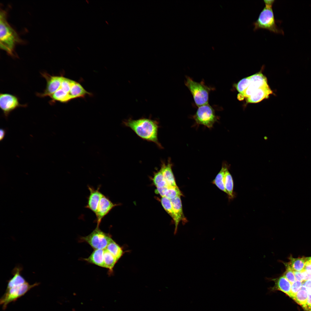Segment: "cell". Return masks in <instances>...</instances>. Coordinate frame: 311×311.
<instances>
[{
    "mask_svg": "<svg viewBox=\"0 0 311 311\" xmlns=\"http://www.w3.org/2000/svg\"><path fill=\"white\" fill-rule=\"evenodd\" d=\"M23 269L21 265H17L12 271L13 276L7 281L5 292L0 299V304L3 310L7 308L10 303L16 301L31 289L40 284L37 282L30 284L22 275Z\"/></svg>",
    "mask_w": 311,
    "mask_h": 311,
    "instance_id": "6da1fadb",
    "label": "cell"
},
{
    "mask_svg": "<svg viewBox=\"0 0 311 311\" xmlns=\"http://www.w3.org/2000/svg\"><path fill=\"white\" fill-rule=\"evenodd\" d=\"M123 123L141 138L154 143L159 148H162L158 139L159 125L157 121L142 118L136 120L129 119Z\"/></svg>",
    "mask_w": 311,
    "mask_h": 311,
    "instance_id": "7a4b0ae2",
    "label": "cell"
},
{
    "mask_svg": "<svg viewBox=\"0 0 311 311\" xmlns=\"http://www.w3.org/2000/svg\"><path fill=\"white\" fill-rule=\"evenodd\" d=\"M22 42L15 31L7 20V12L1 9L0 12V47L9 55L14 56V48Z\"/></svg>",
    "mask_w": 311,
    "mask_h": 311,
    "instance_id": "3957f363",
    "label": "cell"
},
{
    "mask_svg": "<svg viewBox=\"0 0 311 311\" xmlns=\"http://www.w3.org/2000/svg\"><path fill=\"white\" fill-rule=\"evenodd\" d=\"M185 84L191 93L197 106L208 104L209 93L214 90V88L205 85L204 81L197 82L188 76L186 77Z\"/></svg>",
    "mask_w": 311,
    "mask_h": 311,
    "instance_id": "277c9868",
    "label": "cell"
},
{
    "mask_svg": "<svg viewBox=\"0 0 311 311\" xmlns=\"http://www.w3.org/2000/svg\"><path fill=\"white\" fill-rule=\"evenodd\" d=\"M265 5L257 19L253 23L254 31L262 29L274 33L283 34V31L278 27L276 24L272 5Z\"/></svg>",
    "mask_w": 311,
    "mask_h": 311,
    "instance_id": "5b68a950",
    "label": "cell"
},
{
    "mask_svg": "<svg viewBox=\"0 0 311 311\" xmlns=\"http://www.w3.org/2000/svg\"><path fill=\"white\" fill-rule=\"evenodd\" d=\"M112 239L110 234L104 232L99 226H97L90 234L81 237L80 240L87 242L95 250L105 249Z\"/></svg>",
    "mask_w": 311,
    "mask_h": 311,
    "instance_id": "8992f818",
    "label": "cell"
},
{
    "mask_svg": "<svg viewBox=\"0 0 311 311\" xmlns=\"http://www.w3.org/2000/svg\"><path fill=\"white\" fill-rule=\"evenodd\" d=\"M192 117L197 124L203 125L209 128H212L219 119L215 110L208 104L198 107Z\"/></svg>",
    "mask_w": 311,
    "mask_h": 311,
    "instance_id": "52a82bcc",
    "label": "cell"
},
{
    "mask_svg": "<svg viewBox=\"0 0 311 311\" xmlns=\"http://www.w3.org/2000/svg\"><path fill=\"white\" fill-rule=\"evenodd\" d=\"M41 74L46 81V86L43 92L37 93V95L41 97H50L59 88L63 77L51 75L45 72Z\"/></svg>",
    "mask_w": 311,
    "mask_h": 311,
    "instance_id": "ba28073f",
    "label": "cell"
},
{
    "mask_svg": "<svg viewBox=\"0 0 311 311\" xmlns=\"http://www.w3.org/2000/svg\"><path fill=\"white\" fill-rule=\"evenodd\" d=\"M21 105L18 98L8 93H1L0 107L5 117H7L13 111L19 107L25 106Z\"/></svg>",
    "mask_w": 311,
    "mask_h": 311,
    "instance_id": "9c48e42d",
    "label": "cell"
},
{
    "mask_svg": "<svg viewBox=\"0 0 311 311\" xmlns=\"http://www.w3.org/2000/svg\"><path fill=\"white\" fill-rule=\"evenodd\" d=\"M118 204L113 203L109 198L103 195L99 202L96 212V221L97 226H99L102 219L111 211Z\"/></svg>",
    "mask_w": 311,
    "mask_h": 311,
    "instance_id": "30bf717a",
    "label": "cell"
},
{
    "mask_svg": "<svg viewBox=\"0 0 311 311\" xmlns=\"http://www.w3.org/2000/svg\"><path fill=\"white\" fill-rule=\"evenodd\" d=\"M100 187L99 186L96 189L92 187L88 186L90 194L88 197L87 204L85 207L90 209L95 214L99 201L103 195L99 190Z\"/></svg>",
    "mask_w": 311,
    "mask_h": 311,
    "instance_id": "8fae6325",
    "label": "cell"
},
{
    "mask_svg": "<svg viewBox=\"0 0 311 311\" xmlns=\"http://www.w3.org/2000/svg\"><path fill=\"white\" fill-rule=\"evenodd\" d=\"M274 282V285L269 288V290L272 292L279 291L289 296L291 289V284L283 276L276 278L270 279Z\"/></svg>",
    "mask_w": 311,
    "mask_h": 311,
    "instance_id": "7c38bea8",
    "label": "cell"
},
{
    "mask_svg": "<svg viewBox=\"0 0 311 311\" xmlns=\"http://www.w3.org/2000/svg\"><path fill=\"white\" fill-rule=\"evenodd\" d=\"M272 93V91L268 85H267L255 90L250 96L247 98V101L248 103H258L263 99L267 98L269 95Z\"/></svg>",
    "mask_w": 311,
    "mask_h": 311,
    "instance_id": "4fadbf2b",
    "label": "cell"
},
{
    "mask_svg": "<svg viewBox=\"0 0 311 311\" xmlns=\"http://www.w3.org/2000/svg\"><path fill=\"white\" fill-rule=\"evenodd\" d=\"M172 166L170 160L169 159L166 163L164 162H162L160 169L169 186H177L172 171Z\"/></svg>",
    "mask_w": 311,
    "mask_h": 311,
    "instance_id": "5bb4252c",
    "label": "cell"
},
{
    "mask_svg": "<svg viewBox=\"0 0 311 311\" xmlns=\"http://www.w3.org/2000/svg\"><path fill=\"white\" fill-rule=\"evenodd\" d=\"M104 249H95L87 258L84 259L89 263L104 268Z\"/></svg>",
    "mask_w": 311,
    "mask_h": 311,
    "instance_id": "9a60e30c",
    "label": "cell"
},
{
    "mask_svg": "<svg viewBox=\"0 0 311 311\" xmlns=\"http://www.w3.org/2000/svg\"><path fill=\"white\" fill-rule=\"evenodd\" d=\"M160 201L164 208L171 217L174 222L175 225L174 234H175L177 232L179 223L174 211L171 200L166 197H162Z\"/></svg>",
    "mask_w": 311,
    "mask_h": 311,
    "instance_id": "2e32d148",
    "label": "cell"
},
{
    "mask_svg": "<svg viewBox=\"0 0 311 311\" xmlns=\"http://www.w3.org/2000/svg\"><path fill=\"white\" fill-rule=\"evenodd\" d=\"M170 200L178 222L179 223L181 221H183V223L186 222L187 220L183 213L180 196L177 197Z\"/></svg>",
    "mask_w": 311,
    "mask_h": 311,
    "instance_id": "e0dca14e",
    "label": "cell"
},
{
    "mask_svg": "<svg viewBox=\"0 0 311 311\" xmlns=\"http://www.w3.org/2000/svg\"><path fill=\"white\" fill-rule=\"evenodd\" d=\"M310 258V257L294 258L291 256L289 258L290 261L288 263L293 271H301L304 270L306 262Z\"/></svg>",
    "mask_w": 311,
    "mask_h": 311,
    "instance_id": "ac0fdd59",
    "label": "cell"
},
{
    "mask_svg": "<svg viewBox=\"0 0 311 311\" xmlns=\"http://www.w3.org/2000/svg\"><path fill=\"white\" fill-rule=\"evenodd\" d=\"M249 77L251 84L256 89L268 85L266 78L261 73L255 74Z\"/></svg>",
    "mask_w": 311,
    "mask_h": 311,
    "instance_id": "d6986e66",
    "label": "cell"
},
{
    "mask_svg": "<svg viewBox=\"0 0 311 311\" xmlns=\"http://www.w3.org/2000/svg\"><path fill=\"white\" fill-rule=\"evenodd\" d=\"M228 168L225 170L224 180V186L225 190L230 199H233L234 196L233 192L234 181L229 171Z\"/></svg>",
    "mask_w": 311,
    "mask_h": 311,
    "instance_id": "ffe728a7",
    "label": "cell"
},
{
    "mask_svg": "<svg viewBox=\"0 0 311 311\" xmlns=\"http://www.w3.org/2000/svg\"><path fill=\"white\" fill-rule=\"evenodd\" d=\"M228 166L226 164H223L221 170L213 181V183L219 189L227 194L224 186V180L225 172Z\"/></svg>",
    "mask_w": 311,
    "mask_h": 311,
    "instance_id": "44dd1931",
    "label": "cell"
},
{
    "mask_svg": "<svg viewBox=\"0 0 311 311\" xmlns=\"http://www.w3.org/2000/svg\"><path fill=\"white\" fill-rule=\"evenodd\" d=\"M88 94H89L80 84L75 81L72 86L69 92L71 99L77 97H83Z\"/></svg>",
    "mask_w": 311,
    "mask_h": 311,
    "instance_id": "7402d4cb",
    "label": "cell"
},
{
    "mask_svg": "<svg viewBox=\"0 0 311 311\" xmlns=\"http://www.w3.org/2000/svg\"><path fill=\"white\" fill-rule=\"evenodd\" d=\"M106 249L117 261L122 257L124 253L122 248L112 239L110 242Z\"/></svg>",
    "mask_w": 311,
    "mask_h": 311,
    "instance_id": "603a6c76",
    "label": "cell"
},
{
    "mask_svg": "<svg viewBox=\"0 0 311 311\" xmlns=\"http://www.w3.org/2000/svg\"><path fill=\"white\" fill-rule=\"evenodd\" d=\"M104 268L109 269L110 272H113V269L118 261L106 249H104Z\"/></svg>",
    "mask_w": 311,
    "mask_h": 311,
    "instance_id": "cb8c5ba5",
    "label": "cell"
},
{
    "mask_svg": "<svg viewBox=\"0 0 311 311\" xmlns=\"http://www.w3.org/2000/svg\"><path fill=\"white\" fill-rule=\"evenodd\" d=\"M50 97L53 102L57 101L65 103L71 99L69 94L63 91L60 87Z\"/></svg>",
    "mask_w": 311,
    "mask_h": 311,
    "instance_id": "d4e9b609",
    "label": "cell"
},
{
    "mask_svg": "<svg viewBox=\"0 0 311 311\" xmlns=\"http://www.w3.org/2000/svg\"><path fill=\"white\" fill-rule=\"evenodd\" d=\"M308 296V292L305 288L302 286L301 289L292 299L298 304L302 306L306 303Z\"/></svg>",
    "mask_w": 311,
    "mask_h": 311,
    "instance_id": "484cf974",
    "label": "cell"
},
{
    "mask_svg": "<svg viewBox=\"0 0 311 311\" xmlns=\"http://www.w3.org/2000/svg\"><path fill=\"white\" fill-rule=\"evenodd\" d=\"M153 181L156 188L169 186L160 170L154 174Z\"/></svg>",
    "mask_w": 311,
    "mask_h": 311,
    "instance_id": "4316f807",
    "label": "cell"
},
{
    "mask_svg": "<svg viewBox=\"0 0 311 311\" xmlns=\"http://www.w3.org/2000/svg\"><path fill=\"white\" fill-rule=\"evenodd\" d=\"M182 195V193L177 186H169L165 197L171 200Z\"/></svg>",
    "mask_w": 311,
    "mask_h": 311,
    "instance_id": "83f0119b",
    "label": "cell"
},
{
    "mask_svg": "<svg viewBox=\"0 0 311 311\" xmlns=\"http://www.w3.org/2000/svg\"><path fill=\"white\" fill-rule=\"evenodd\" d=\"M251 84L249 77L240 81L237 84L236 88L238 91L242 95Z\"/></svg>",
    "mask_w": 311,
    "mask_h": 311,
    "instance_id": "f1b7e54d",
    "label": "cell"
},
{
    "mask_svg": "<svg viewBox=\"0 0 311 311\" xmlns=\"http://www.w3.org/2000/svg\"><path fill=\"white\" fill-rule=\"evenodd\" d=\"M283 263L286 270L283 275L292 284L296 280L293 270L291 268L288 263Z\"/></svg>",
    "mask_w": 311,
    "mask_h": 311,
    "instance_id": "f546056e",
    "label": "cell"
},
{
    "mask_svg": "<svg viewBox=\"0 0 311 311\" xmlns=\"http://www.w3.org/2000/svg\"><path fill=\"white\" fill-rule=\"evenodd\" d=\"M302 284V282L296 280L292 284L291 291L289 297L292 298L301 289Z\"/></svg>",
    "mask_w": 311,
    "mask_h": 311,
    "instance_id": "4dcf8cb0",
    "label": "cell"
},
{
    "mask_svg": "<svg viewBox=\"0 0 311 311\" xmlns=\"http://www.w3.org/2000/svg\"><path fill=\"white\" fill-rule=\"evenodd\" d=\"M169 186H166L160 187L156 188L155 192L159 194L162 197H165Z\"/></svg>",
    "mask_w": 311,
    "mask_h": 311,
    "instance_id": "1f68e13d",
    "label": "cell"
},
{
    "mask_svg": "<svg viewBox=\"0 0 311 311\" xmlns=\"http://www.w3.org/2000/svg\"><path fill=\"white\" fill-rule=\"evenodd\" d=\"M306 311H311V294H309L306 304L302 306Z\"/></svg>",
    "mask_w": 311,
    "mask_h": 311,
    "instance_id": "d6a6232c",
    "label": "cell"
},
{
    "mask_svg": "<svg viewBox=\"0 0 311 311\" xmlns=\"http://www.w3.org/2000/svg\"><path fill=\"white\" fill-rule=\"evenodd\" d=\"M301 273L304 281L311 280V272L303 270L301 271Z\"/></svg>",
    "mask_w": 311,
    "mask_h": 311,
    "instance_id": "836d02e7",
    "label": "cell"
},
{
    "mask_svg": "<svg viewBox=\"0 0 311 311\" xmlns=\"http://www.w3.org/2000/svg\"><path fill=\"white\" fill-rule=\"evenodd\" d=\"M302 286L306 289L308 294H311V280L303 281Z\"/></svg>",
    "mask_w": 311,
    "mask_h": 311,
    "instance_id": "e575fe53",
    "label": "cell"
},
{
    "mask_svg": "<svg viewBox=\"0 0 311 311\" xmlns=\"http://www.w3.org/2000/svg\"><path fill=\"white\" fill-rule=\"evenodd\" d=\"M293 272L296 280L301 282L304 281L302 277L301 271H293Z\"/></svg>",
    "mask_w": 311,
    "mask_h": 311,
    "instance_id": "d590c367",
    "label": "cell"
},
{
    "mask_svg": "<svg viewBox=\"0 0 311 311\" xmlns=\"http://www.w3.org/2000/svg\"><path fill=\"white\" fill-rule=\"evenodd\" d=\"M303 270L311 272V261L310 259L306 262Z\"/></svg>",
    "mask_w": 311,
    "mask_h": 311,
    "instance_id": "8d00e7d4",
    "label": "cell"
},
{
    "mask_svg": "<svg viewBox=\"0 0 311 311\" xmlns=\"http://www.w3.org/2000/svg\"><path fill=\"white\" fill-rule=\"evenodd\" d=\"M6 130L3 128L0 130V141H1L4 139L6 134Z\"/></svg>",
    "mask_w": 311,
    "mask_h": 311,
    "instance_id": "74e56055",
    "label": "cell"
},
{
    "mask_svg": "<svg viewBox=\"0 0 311 311\" xmlns=\"http://www.w3.org/2000/svg\"><path fill=\"white\" fill-rule=\"evenodd\" d=\"M274 1L275 0H265L263 1L264 2V3L265 5H273L274 3Z\"/></svg>",
    "mask_w": 311,
    "mask_h": 311,
    "instance_id": "f35d334b",
    "label": "cell"
},
{
    "mask_svg": "<svg viewBox=\"0 0 311 311\" xmlns=\"http://www.w3.org/2000/svg\"><path fill=\"white\" fill-rule=\"evenodd\" d=\"M310 260H311V257H310Z\"/></svg>",
    "mask_w": 311,
    "mask_h": 311,
    "instance_id": "ab89813d",
    "label": "cell"
}]
</instances>
